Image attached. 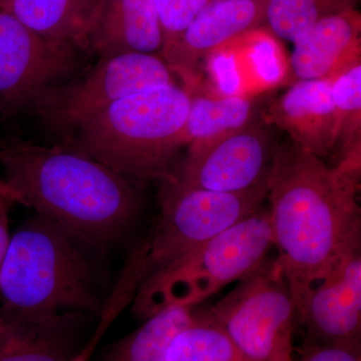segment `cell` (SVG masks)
Instances as JSON below:
<instances>
[{
	"instance_id": "7402d4cb",
	"label": "cell",
	"mask_w": 361,
	"mask_h": 361,
	"mask_svg": "<svg viewBox=\"0 0 361 361\" xmlns=\"http://www.w3.org/2000/svg\"><path fill=\"white\" fill-rule=\"evenodd\" d=\"M357 0H268L265 23L279 39L296 42L317 21L355 9Z\"/></svg>"
},
{
	"instance_id": "5bb4252c",
	"label": "cell",
	"mask_w": 361,
	"mask_h": 361,
	"mask_svg": "<svg viewBox=\"0 0 361 361\" xmlns=\"http://www.w3.org/2000/svg\"><path fill=\"white\" fill-rule=\"evenodd\" d=\"M85 51L97 58L161 54L163 32L153 0H102L85 35Z\"/></svg>"
},
{
	"instance_id": "9c48e42d",
	"label": "cell",
	"mask_w": 361,
	"mask_h": 361,
	"mask_svg": "<svg viewBox=\"0 0 361 361\" xmlns=\"http://www.w3.org/2000/svg\"><path fill=\"white\" fill-rule=\"evenodd\" d=\"M82 54L49 44L0 6V122L33 111L82 70Z\"/></svg>"
},
{
	"instance_id": "4316f807",
	"label": "cell",
	"mask_w": 361,
	"mask_h": 361,
	"mask_svg": "<svg viewBox=\"0 0 361 361\" xmlns=\"http://www.w3.org/2000/svg\"><path fill=\"white\" fill-rule=\"evenodd\" d=\"M7 329H8V322L4 317H0V343L6 336Z\"/></svg>"
},
{
	"instance_id": "277c9868",
	"label": "cell",
	"mask_w": 361,
	"mask_h": 361,
	"mask_svg": "<svg viewBox=\"0 0 361 361\" xmlns=\"http://www.w3.org/2000/svg\"><path fill=\"white\" fill-rule=\"evenodd\" d=\"M189 90L164 85L123 97L59 142L128 178L161 180L187 146Z\"/></svg>"
},
{
	"instance_id": "7a4b0ae2",
	"label": "cell",
	"mask_w": 361,
	"mask_h": 361,
	"mask_svg": "<svg viewBox=\"0 0 361 361\" xmlns=\"http://www.w3.org/2000/svg\"><path fill=\"white\" fill-rule=\"evenodd\" d=\"M0 192L51 221L90 248L106 249L127 232L141 197L128 179L63 145L0 139Z\"/></svg>"
},
{
	"instance_id": "ac0fdd59",
	"label": "cell",
	"mask_w": 361,
	"mask_h": 361,
	"mask_svg": "<svg viewBox=\"0 0 361 361\" xmlns=\"http://www.w3.org/2000/svg\"><path fill=\"white\" fill-rule=\"evenodd\" d=\"M257 104L238 94L211 97L190 94L185 127L187 147L216 141L258 121Z\"/></svg>"
},
{
	"instance_id": "603a6c76",
	"label": "cell",
	"mask_w": 361,
	"mask_h": 361,
	"mask_svg": "<svg viewBox=\"0 0 361 361\" xmlns=\"http://www.w3.org/2000/svg\"><path fill=\"white\" fill-rule=\"evenodd\" d=\"M211 0H153L163 32L161 54L186 32L195 18Z\"/></svg>"
},
{
	"instance_id": "d6986e66",
	"label": "cell",
	"mask_w": 361,
	"mask_h": 361,
	"mask_svg": "<svg viewBox=\"0 0 361 361\" xmlns=\"http://www.w3.org/2000/svg\"><path fill=\"white\" fill-rule=\"evenodd\" d=\"M195 306H171L147 322L111 348L104 361H166L169 344L176 334L193 323Z\"/></svg>"
},
{
	"instance_id": "52a82bcc",
	"label": "cell",
	"mask_w": 361,
	"mask_h": 361,
	"mask_svg": "<svg viewBox=\"0 0 361 361\" xmlns=\"http://www.w3.org/2000/svg\"><path fill=\"white\" fill-rule=\"evenodd\" d=\"M160 216L147 240L148 275L169 267L197 247L261 208L267 197L268 176L246 191H208L161 180Z\"/></svg>"
},
{
	"instance_id": "ba28073f",
	"label": "cell",
	"mask_w": 361,
	"mask_h": 361,
	"mask_svg": "<svg viewBox=\"0 0 361 361\" xmlns=\"http://www.w3.org/2000/svg\"><path fill=\"white\" fill-rule=\"evenodd\" d=\"M173 84L174 71L161 56L127 54L99 58L47 92L33 111L61 142L123 97Z\"/></svg>"
},
{
	"instance_id": "44dd1931",
	"label": "cell",
	"mask_w": 361,
	"mask_h": 361,
	"mask_svg": "<svg viewBox=\"0 0 361 361\" xmlns=\"http://www.w3.org/2000/svg\"><path fill=\"white\" fill-rule=\"evenodd\" d=\"M166 361H250L224 330L209 320L203 310L169 344Z\"/></svg>"
},
{
	"instance_id": "cb8c5ba5",
	"label": "cell",
	"mask_w": 361,
	"mask_h": 361,
	"mask_svg": "<svg viewBox=\"0 0 361 361\" xmlns=\"http://www.w3.org/2000/svg\"><path fill=\"white\" fill-rule=\"evenodd\" d=\"M298 361H361L360 348L307 341Z\"/></svg>"
},
{
	"instance_id": "3957f363",
	"label": "cell",
	"mask_w": 361,
	"mask_h": 361,
	"mask_svg": "<svg viewBox=\"0 0 361 361\" xmlns=\"http://www.w3.org/2000/svg\"><path fill=\"white\" fill-rule=\"evenodd\" d=\"M90 248L51 221L37 216L11 235L0 269L4 319L101 313Z\"/></svg>"
},
{
	"instance_id": "484cf974",
	"label": "cell",
	"mask_w": 361,
	"mask_h": 361,
	"mask_svg": "<svg viewBox=\"0 0 361 361\" xmlns=\"http://www.w3.org/2000/svg\"><path fill=\"white\" fill-rule=\"evenodd\" d=\"M111 323H113V322H111L110 318H106V316H102L101 320H99V326H97V329L94 330V334H92V337H90L89 341H87V343L85 344L82 350H80V353H78V355H75L71 361H90L97 344H99V342L101 341L102 337H103L104 332L108 330Z\"/></svg>"
},
{
	"instance_id": "e0dca14e",
	"label": "cell",
	"mask_w": 361,
	"mask_h": 361,
	"mask_svg": "<svg viewBox=\"0 0 361 361\" xmlns=\"http://www.w3.org/2000/svg\"><path fill=\"white\" fill-rule=\"evenodd\" d=\"M102 0H6L2 8L56 47L87 54V28Z\"/></svg>"
},
{
	"instance_id": "30bf717a",
	"label": "cell",
	"mask_w": 361,
	"mask_h": 361,
	"mask_svg": "<svg viewBox=\"0 0 361 361\" xmlns=\"http://www.w3.org/2000/svg\"><path fill=\"white\" fill-rule=\"evenodd\" d=\"M276 147L269 130L258 120L209 144L188 147L184 160L167 177L208 191H246L269 175Z\"/></svg>"
},
{
	"instance_id": "2e32d148",
	"label": "cell",
	"mask_w": 361,
	"mask_h": 361,
	"mask_svg": "<svg viewBox=\"0 0 361 361\" xmlns=\"http://www.w3.org/2000/svg\"><path fill=\"white\" fill-rule=\"evenodd\" d=\"M0 361H71L82 350V315H56L6 319Z\"/></svg>"
},
{
	"instance_id": "8fae6325",
	"label": "cell",
	"mask_w": 361,
	"mask_h": 361,
	"mask_svg": "<svg viewBox=\"0 0 361 361\" xmlns=\"http://www.w3.org/2000/svg\"><path fill=\"white\" fill-rule=\"evenodd\" d=\"M308 341L360 348L361 251L349 252L296 307Z\"/></svg>"
},
{
	"instance_id": "83f0119b",
	"label": "cell",
	"mask_w": 361,
	"mask_h": 361,
	"mask_svg": "<svg viewBox=\"0 0 361 361\" xmlns=\"http://www.w3.org/2000/svg\"><path fill=\"white\" fill-rule=\"evenodd\" d=\"M6 1V0H0V6H1L4 2Z\"/></svg>"
},
{
	"instance_id": "8992f818",
	"label": "cell",
	"mask_w": 361,
	"mask_h": 361,
	"mask_svg": "<svg viewBox=\"0 0 361 361\" xmlns=\"http://www.w3.org/2000/svg\"><path fill=\"white\" fill-rule=\"evenodd\" d=\"M250 361H293L295 303L276 258L240 278L224 298L203 310Z\"/></svg>"
},
{
	"instance_id": "d4e9b609",
	"label": "cell",
	"mask_w": 361,
	"mask_h": 361,
	"mask_svg": "<svg viewBox=\"0 0 361 361\" xmlns=\"http://www.w3.org/2000/svg\"><path fill=\"white\" fill-rule=\"evenodd\" d=\"M11 204V202L0 192V269L11 240L8 229V207Z\"/></svg>"
},
{
	"instance_id": "5b68a950",
	"label": "cell",
	"mask_w": 361,
	"mask_h": 361,
	"mask_svg": "<svg viewBox=\"0 0 361 361\" xmlns=\"http://www.w3.org/2000/svg\"><path fill=\"white\" fill-rule=\"evenodd\" d=\"M273 246L269 213L258 209L174 264L145 278L133 310L147 319L171 306L198 305L257 267Z\"/></svg>"
},
{
	"instance_id": "7c38bea8",
	"label": "cell",
	"mask_w": 361,
	"mask_h": 361,
	"mask_svg": "<svg viewBox=\"0 0 361 361\" xmlns=\"http://www.w3.org/2000/svg\"><path fill=\"white\" fill-rule=\"evenodd\" d=\"M267 1L211 0L161 58L189 82L207 56L265 23Z\"/></svg>"
},
{
	"instance_id": "ffe728a7",
	"label": "cell",
	"mask_w": 361,
	"mask_h": 361,
	"mask_svg": "<svg viewBox=\"0 0 361 361\" xmlns=\"http://www.w3.org/2000/svg\"><path fill=\"white\" fill-rule=\"evenodd\" d=\"M331 80V96L338 116L336 147L341 151L338 164L360 167L361 58L342 68Z\"/></svg>"
},
{
	"instance_id": "4fadbf2b",
	"label": "cell",
	"mask_w": 361,
	"mask_h": 361,
	"mask_svg": "<svg viewBox=\"0 0 361 361\" xmlns=\"http://www.w3.org/2000/svg\"><path fill=\"white\" fill-rule=\"evenodd\" d=\"M268 123L290 135L291 141L313 155L324 158L338 140V116L331 96V80H299L265 116Z\"/></svg>"
},
{
	"instance_id": "6da1fadb",
	"label": "cell",
	"mask_w": 361,
	"mask_h": 361,
	"mask_svg": "<svg viewBox=\"0 0 361 361\" xmlns=\"http://www.w3.org/2000/svg\"><path fill=\"white\" fill-rule=\"evenodd\" d=\"M360 176L330 168L292 141L277 145L268 175L276 258L295 308L349 252L360 246Z\"/></svg>"
},
{
	"instance_id": "9a60e30c",
	"label": "cell",
	"mask_w": 361,
	"mask_h": 361,
	"mask_svg": "<svg viewBox=\"0 0 361 361\" xmlns=\"http://www.w3.org/2000/svg\"><path fill=\"white\" fill-rule=\"evenodd\" d=\"M361 16L356 9L327 16L294 42L291 78L326 80L361 58Z\"/></svg>"
}]
</instances>
